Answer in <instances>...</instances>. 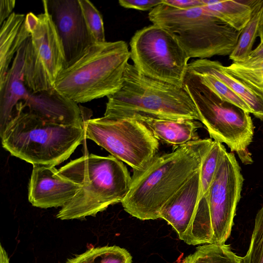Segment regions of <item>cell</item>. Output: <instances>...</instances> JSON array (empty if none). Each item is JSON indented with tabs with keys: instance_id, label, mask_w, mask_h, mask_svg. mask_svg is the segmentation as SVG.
I'll return each instance as SVG.
<instances>
[{
	"instance_id": "22",
	"label": "cell",
	"mask_w": 263,
	"mask_h": 263,
	"mask_svg": "<svg viewBox=\"0 0 263 263\" xmlns=\"http://www.w3.org/2000/svg\"><path fill=\"white\" fill-rule=\"evenodd\" d=\"M226 72L263 95V57L223 66Z\"/></svg>"
},
{
	"instance_id": "27",
	"label": "cell",
	"mask_w": 263,
	"mask_h": 263,
	"mask_svg": "<svg viewBox=\"0 0 263 263\" xmlns=\"http://www.w3.org/2000/svg\"><path fill=\"white\" fill-rule=\"evenodd\" d=\"M240 263H263V206L256 214L249 248Z\"/></svg>"
},
{
	"instance_id": "13",
	"label": "cell",
	"mask_w": 263,
	"mask_h": 263,
	"mask_svg": "<svg viewBox=\"0 0 263 263\" xmlns=\"http://www.w3.org/2000/svg\"><path fill=\"white\" fill-rule=\"evenodd\" d=\"M80 185L60 175L54 166L33 165L28 186V200L37 208L63 207Z\"/></svg>"
},
{
	"instance_id": "10",
	"label": "cell",
	"mask_w": 263,
	"mask_h": 263,
	"mask_svg": "<svg viewBox=\"0 0 263 263\" xmlns=\"http://www.w3.org/2000/svg\"><path fill=\"white\" fill-rule=\"evenodd\" d=\"M130 59L148 78L183 87L188 54L168 31L156 24L137 30L130 41Z\"/></svg>"
},
{
	"instance_id": "25",
	"label": "cell",
	"mask_w": 263,
	"mask_h": 263,
	"mask_svg": "<svg viewBox=\"0 0 263 263\" xmlns=\"http://www.w3.org/2000/svg\"><path fill=\"white\" fill-rule=\"evenodd\" d=\"M224 146L222 143L214 140L211 148L202 161L200 168V193L198 201L208 193L215 176Z\"/></svg>"
},
{
	"instance_id": "30",
	"label": "cell",
	"mask_w": 263,
	"mask_h": 263,
	"mask_svg": "<svg viewBox=\"0 0 263 263\" xmlns=\"http://www.w3.org/2000/svg\"><path fill=\"white\" fill-rule=\"evenodd\" d=\"M163 4L179 9H189L202 5L201 0H163Z\"/></svg>"
},
{
	"instance_id": "4",
	"label": "cell",
	"mask_w": 263,
	"mask_h": 263,
	"mask_svg": "<svg viewBox=\"0 0 263 263\" xmlns=\"http://www.w3.org/2000/svg\"><path fill=\"white\" fill-rule=\"evenodd\" d=\"M3 147L33 165L55 166L67 160L86 138L83 126L46 121L18 103L0 133Z\"/></svg>"
},
{
	"instance_id": "5",
	"label": "cell",
	"mask_w": 263,
	"mask_h": 263,
	"mask_svg": "<svg viewBox=\"0 0 263 263\" xmlns=\"http://www.w3.org/2000/svg\"><path fill=\"white\" fill-rule=\"evenodd\" d=\"M130 58L125 41L95 43L63 70L53 89L77 104L108 97L121 87Z\"/></svg>"
},
{
	"instance_id": "21",
	"label": "cell",
	"mask_w": 263,
	"mask_h": 263,
	"mask_svg": "<svg viewBox=\"0 0 263 263\" xmlns=\"http://www.w3.org/2000/svg\"><path fill=\"white\" fill-rule=\"evenodd\" d=\"M250 4L252 9L251 18L241 30L237 44L229 55L233 62H243L249 59L253 44L258 36L263 0H250Z\"/></svg>"
},
{
	"instance_id": "7",
	"label": "cell",
	"mask_w": 263,
	"mask_h": 263,
	"mask_svg": "<svg viewBox=\"0 0 263 263\" xmlns=\"http://www.w3.org/2000/svg\"><path fill=\"white\" fill-rule=\"evenodd\" d=\"M148 16L152 24L163 27L177 40L190 58L230 55L241 31L201 6L182 10L162 3L150 11Z\"/></svg>"
},
{
	"instance_id": "17",
	"label": "cell",
	"mask_w": 263,
	"mask_h": 263,
	"mask_svg": "<svg viewBox=\"0 0 263 263\" xmlns=\"http://www.w3.org/2000/svg\"><path fill=\"white\" fill-rule=\"evenodd\" d=\"M187 70L214 76L245 102L251 114L263 121V95L226 72L220 62L198 59L189 63Z\"/></svg>"
},
{
	"instance_id": "32",
	"label": "cell",
	"mask_w": 263,
	"mask_h": 263,
	"mask_svg": "<svg viewBox=\"0 0 263 263\" xmlns=\"http://www.w3.org/2000/svg\"><path fill=\"white\" fill-rule=\"evenodd\" d=\"M263 57V43L259 44L257 47L252 50L249 58H259Z\"/></svg>"
},
{
	"instance_id": "23",
	"label": "cell",
	"mask_w": 263,
	"mask_h": 263,
	"mask_svg": "<svg viewBox=\"0 0 263 263\" xmlns=\"http://www.w3.org/2000/svg\"><path fill=\"white\" fill-rule=\"evenodd\" d=\"M129 252L119 246H104L89 249L67 259L66 263H132Z\"/></svg>"
},
{
	"instance_id": "15",
	"label": "cell",
	"mask_w": 263,
	"mask_h": 263,
	"mask_svg": "<svg viewBox=\"0 0 263 263\" xmlns=\"http://www.w3.org/2000/svg\"><path fill=\"white\" fill-rule=\"evenodd\" d=\"M28 39L17 52L4 80L0 83V133L9 122L16 105L26 101L31 92L25 79Z\"/></svg>"
},
{
	"instance_id": "1",
	"label": "cell",
	"mask_w": 263,
	"mask_h": 263,
	"mask_svg": "<svg viewBox=\"0 0 263 263\" xmlns=\"http://www.w3.org/2000/svg\"><path fill=\"white\" fill-rule=\"evenodd\" d=\"M211 138L199 139L158 155L144 170L134 172L124 210L140 220L157 219L166 202L197 171L211 148Z\"/></svg>"
},
{
	"instance_id": "18",
	"label": "cell",
	"mask_w": 263,
	"mask_h": 263,
	"mask_svg": "<svg viewBox=\"0 0 263 263\" xmlns=\"http://www.w3.org/2000/svg\"><path fill=\"white\" fill-rule=\"evenodd\" d=\"M134 118L144 122L159 140L177 147L200 139L197 130L203 126L199 121L192 119L170 120L144 117Z\"/></svg>"
},
{
	"instance_id": "20",
	"label": "cell",
	"mask_w": 263,
	"mask_h": 263,
	"mask_svg": "<svg viewBox=\"0 0 263 263\" xmlns=\"http://www.w3.org/2000/svg\"><path fill=\"white\" fill-rule=\"evenodd\" d=\"M201 6L209 12L238 31L242 30L251 17L250 0H201Z\"/></svg>"
},
{
	"instance_id": "12",
	"label": "cell",
	"mask_w": 263,
	"mask_h": 263,
	"mask_svg": "<svg viewBox=\"0 0 263 263\" xmlns=\"http://www.w3.org/2000/svg\"><path fill=\"white\" fill-rule=\"evenodd\" d=\"M45 1L64 48L67 67L95 42L79 0Z\"/></svg>"
},
{
	"instance_id": "14",
	"label": "cell",
	"mask_w": 263,
	"mask_h": 263,
	"mask_svg": "<svg viewBox=\"0 0 263 263\" xmlns=\"http://www.w3.org/2000/svg\"><path fill=\"white\" fill-rule=\"evenodd\" d=\"M23 110L43 120L52 123L83 126L82 111L78 104L61 95L53 89L36 93L31 92Z\"/></svg>"
},
{
	"instance_id": "19",
	"label": "cell",
	"mask_w": 263,
	"mask_h": 263,
	"mask_svg": "<svg viewBox=\"0 0 263 263\" xmlns=\"http://www.w3.org/2000/svg\"><path fill=\"white\" fill-rule=\"evenodd\" d=\"M30 36L25 14L13 12L1 26L0 83L4 80L17 52Z\"/></svg>"
},
{
	"instance_id": "6",
	"label": "cell",
	"mask_w": 263,
	"mask_h": 263,
	"mask_svg": "<svg viewBox=\"0 0 263 263\" xmlns=\"http://www.w3.org/2000/svg\"><path fill=\"white\" fill-rule=\"evenodd\" d=\"M244 179L232 152L224 146L206 195L198 202L181 240L190 245L224 244L231 235Z\"/></svg>"
},
{
	"instance_id": "26",
	"label": "cell",
	"mask_w": 263,
	"mask_h": 263,
	"mask_svg": "<svg viewBox=\"0 0 263 263\" xmlns=\"http://www.w3.org/2000/svg\"><path fill=\"white\" fill-rule=\"evenodd\" d=\"M191 72L196 74L200 81L222 100L251 114V110L245 102L214 76L203 72Z\"/></svg>"
},
{
	"instance_id": "9",
	"label": "cell",
	"mask_w": 263,
	"mask_h": 263,
	"mask_svg": "<svg viewBox=\"0 0 263 263\" xmlns=\"http://www.w3.org/2000/svg\"><path fill=\"white\" fill-rule=\"evenodd\" d=\"M86 138L130 166L134 172L145 170L158 155L159 140L146 124L136 118L85 120Z\"/></svg>"
},
{
	"instance_id": "34",
	"label": "cell",
	"mask_w": 263,
	"mask_h": 263,
	"mask_svg": "<svg viewBox=\"0 0 263 263\" xmlns=\"http://www.w3.org/2000/svg\"><path fill=\"white\" fill-rule=\"evenodd\" d=\"M258 36L259 37L260 40L259 44L263 43V12L259 25Z\"/></svg>"
},
{
	"instance_id": "3",
	"label": "cell",
	"mask_w": 263,
	"mask_h": 263,
	"mask_svg": "<svg viewBox=\"0 0 263 263\" xmlns=\"http://www.w3.org/2000/svg\"><path fill=\"white\" fill-rule=\"evenodd\" d=\"M107 99L103 116L107 119L144 117L200 122L196 106L184 87L146 77L129 63L121 87Z\"/></svg>"
},
{
	"instance_id": "28",
	"label": "cell",
	"mask_w": 263,
	"mask_h": 263,
	"mask_svg": "<svg viewBox=\"0 0 263 263\" xmlns=\"http://www.w3.org/2000/svg\"><path fill=\"white\" fill-rule=\"evenodd\" d=\"M84 18L88 29L95 43L106 42L102 16L88 0H79Z\"/></svg>"
},
{
	"instance_id": "2",
	"label": "cell",
	"mask_w": 263,
	"mask_h": 263,
	"mask_svg": "<svg viewBox=\"0 0 263 263\" xmlns=\"http://www.w3.org/2000/svg\"><path fill=\"white\" fill-rule=\"evenodd\" d=\"M59 174L80 185L73 198L57 215L61 220L95 216L121 202L128 194L132 176L123 162L113 156L93 154L70 161Z\"/></svg>"
},
{
	"instance_id": "33",
	"label": "cell",
	"mask_w": 263,
	"mask_h": 263,
	"mask_svg": "<svg viewBox=\"0 0 263 263\" xmlns=\"http://www.w3.org/2000/svg\"><path fill=\"white\" fill-rule=\"evenodd\" d=\"M0 263H9L8 254L2 245H0Z\"/></svg>"
},
{
	"instance_id": "24",
	"label": "cell",
	"mask_w": 263,
	"mask_h": 263,
	"mask_svg": "<svg viewBox=\"0 0 263 263\" xmlns=\"http://www.w3.org/2000/svg\"><path fill=\"white\" fill-rule=\"evenodd\" d=\"M182 263H240V256L231 250L230 245L208 243L197 247Z\"/></svg>"
},
{
	"instance_id": "16",
	"label": "cell",
	"mask_w": 263,
	"mask_h": 263,
	"mask_svg": "<svg viewBox=\"0 0 263 263\" xmlns=\"http://www.w3.org/2000/svg\"><path fill=\"white\" fill-rule=\"evenodd\" d=\"M200 193V169L166 202L159 218L165 220L181 239L190 226Z\"/></svg>"
},
{
	"instance_id": "31",
	"label": "cell",
	"mask_w": 263,
	"mask_h": 263,
	"mask_svg": "<svg viewBox=\"0 0 263 263\" xmlns=\"http://www.w3.org/2000/svg\"><path fill=\"white\" fill-rule=\"evenodd\" d=\"M16 1L14 0L0 1V25L7 20L13 13Z\"/></svg>"
},
{
	"instance_id": "8",
	"label": "cell",
	"mask_w": 263,
	"mask_h": 263,
	"mask_svg": "<svg viewBox=\"0 0 263 263\" xmlns=\"http://www.w3.org/2000/svg\"><path fill=\"white\" fill-rule=\"evenodd\" d=\"M183 87L194 103L200 122L211 138L226 144L236 153L243 164H252L248 146L253 140L254 126L250 113L222 100L196 74L188 70Z\"/></svg>"
},
{
	"instance_id": "29",
	"label": "cell",
	"mask_w": 263,
	"mask_h": 263,
	"mask_svg": "<svg viewBox=\"0 0 263 263\" xmlns=\"http://www.w3.org/2000/svg\"><path fill=\"white\" fill-rule=\"evenodd\" d=\"M163 3V0H120L119 5L125 8L151 11Z\"/></svg>"
},
{
	"instance_id": "11",
	"label": "cell",
	"mask_w": 263,
	"mask_h": 263,
	"mask_svg": "<svg viewBox=\"0 0 263 263\" xmlns=\"http://www.w3.org/2000/svg\"><path fill=\"white\" fill-rule=\"evenodd\" d=\"M44 11L26 15V24L30 34L28 41L25 79L33 93L52 90L61 72L66 67L64 48L43 1Z\"/></svg>"
}]
</instances>
